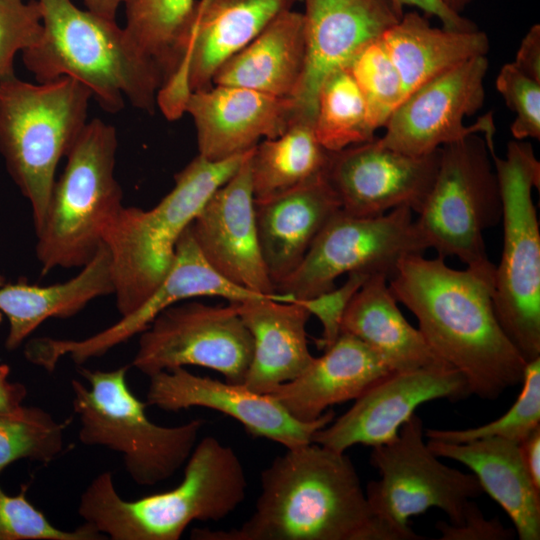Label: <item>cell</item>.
I'll return each mask as SVG.
<instances>
[{"mask_svg":"<svg viewBox=\"0 0 540 540\" xmlns=\"http://www.w3.org/2000/svg\"><path fill=\"white\" fill-rule=\"evenodd\" d=\"M10 368L0 364V416L14 415L22 411L27 388L19 382L8 381Z\"/></svg>","mask_w":540,"mask_h":540,"instance_id":"ee69618b","label":"cell"},{"mask_svg":"<svg viewBox=\"0 0 540 540\" xmlns=\"http://www.w3.org/2000/svg\"><path fill=\"white\" fill-rule=\"evenodd\" d=\"M371 464L380 478L367 484L365 494L372 516L409 534L425 537L409 526L412 516L429 508L441 509L453 525H460L468 503L484 491L473 473L441 463L424 442L423 422L413 415L387 443L373 447Z\"/></svg>","mask_w":540,"mask_h":540,"instance_id":"8fae6325","label":"cell"},{"mask_svg":"<svg viewBox=\"0 0 540 540\" xmlns=\"http://www.w3.org/2000/svg\"><path fill=\"white\" fill-rule=\"evenodd\" d=\"M306 39L303 14H279L246 47L216 71L212 85L237 86L291 99L304 75Z\"/></svg>","mask_w":540,"mask_h":540,"instance_id":"4316f807","label":"cell"},{"mask_svg":"<svg viewBox=\"0 0 540 540\" xmlns=\"http://www.w3.org/2000/svg\"><path fill=\"white\" fill-rule=\"evenodd\" d=\"M522 390L511 408L487 424L463 429H427L428 440L464 443L489 437H499L520 443L540 425V357L527 362Z\"/></svg>","mask_w":540,"mask_h":540,"instance_id":"d590c367","label":"cell"},{"mask_svg":"<svg viewBox=\"0 0 540 540\" xmlns=\"http://www.w3.org/2000/svg\"><path fill=\"white\" fill-rule=\"evenodd\" d=\"M128 368H80L89 387L71 381L73 409L80 422L78 436L85 445L120 453L132 481L153 486L168 480L187 462L205 421L193 419L172 427L150 421L146 402L128 387Z\"/></svg>","mask_w":540,"mask_h":540,"instance_id":"ba28073f","label":"cell"},{"mask_svg":"<svg viewBox=\"0 0 540 540\" xmlns=\"http://www.w3.org/2000/svg\"><path fill=\"white\" fill-rule=\"evenodd\" d=\"M196 0H132L126 5L124 30L163 75L177 67L197 9Z\"/></svg>","mask_w":540,"mask_h":540,"instance_id":"1f68e13d","label":"cell"},{"mask_svg":"<svg viewBox=\"0 0 540 540\" xmlns=\"http://www.w3.org/2000/svg\"><path fill=\"white\" fill-rule=\"evenodd\" d=\"M247 154L221 161L197 155L174 176V187L154 207H122L103 239L121 317L136 310L158 287L173 264L182 233Z\"/></svg>","mask_w":540,"mask_h":540,"instance_id":"5b68a950","label":"cell"},{"mask_svg":"<svg viewBox=\"0 0 540 540\" xmlns=\"http://www.w3.org/2000/svg\"><path fill=\"white\" fill-rule=\"evenodd\" d=\"M444 260L406 256L389 288L433 353L464 375L470 394L496 399L522 382L527 363L494 311L495 265L456 270Z\"/></svg>","mask_w":540,"mask_h":540,"instance_id":"6da1fadb","label":"cell"},{"mask_svg":"<svg viewBox=\"0 0 540 540\" xmlns=\"http://www.w3.org/2000/svg\"><path fill=\"white\" fill-rule=\"evenodd\" d=\"M73 278L49 286L31 285L25 279L0 288V312L9 321L5 341L16 349L49 318H70L92 300L114 293L109 252L101 245L95 256Z\"/></svg>","mask_w":540,"mask_h":540,"instance_id":"83f0119b","label":"cell"},{"mask_svg":"<svg viewBox=\"0 0 540 540\" xmlns=\"http://www.w3.org/2000/svg\"><path fill=\"white\" fill-rule=\"evenodd\" d=\"M254 209L260 251L275 286L298 267L341 205L322 175L283 193L254 199Z\"/></svg>","mask_w":540,"mask_h":540,"instance_id":"603a6c76","label":"cell"},{"mask_svg":"<svg viewBox=\"0 0 540 540\" xmlns=\"http://www.w3.org/2000/svg\"><path fill=\"white\" fill-rule=\"evenodd\" d=\"M372 514L345 452L307 443L260 473L252 515L239 528L195 529L196 540H368Z\"/></svg>","mask_w":540,"mask_h":540,"instance_id":"7a4b0ae2","label":"cell"},{"mask_svg":"<svg viewBox=\"0 0 540 540\" xmlns=\"http://www.w3.org/2000/svg\"><path fill=\"white\" fill-rule=\"evenodd\" d=\"M502 203L503 250L494 271L493 306L502 329L527 362L540 357V232L533 188L540 162L532 145L508 143L505 158L490 153Z\"/></svg>","mask_w":540,"mask_h":540,"instance_id":"9c48e42d","label":"cell"},{"mask_svg":"<svg viewBox=\"0 0 540 540\" xmlns=\"http://www.w3.org/2000/svg\"><path fill=\"white\" fill-rule=\"evenodd\" d=\"M67 424L39 407L24 406L17 414L0 416V473L19 459L53 461L63 451Z\"/></svg>","mask_w":540,"mask_h":540,"instance_id":"836d02e7","label":"cell"},{"mask_svg":"<svg viewBox=\"0 0 540 540\" xmlns=\"http://www.w3.org/2000/svg\"><path fill=\"white\" fill-rule=\"evenodd\" d=\"M347 276L342 286L299 301L322 324V337L318 340V346L323 350L329 347L340 335L342 317L350 300L370 277L368 274L359 272L350 273Z\"/></svg>","mask_w":540,"mask_h":540,"instance_id":"ab89813d","label":"cell"},{"mask_svg":"<svg viewBox=\"0 0 540 540\" xmlns=\"http://www.w3.org/2000/svg\"><path fill=\"white\" fill-rule=\"evenodd\" d=\"M205 1H206V0H199L198 2H199V3H203V2H205Z\"/></svg>","mask_w":540,"mask_h":540,"instance_id":"681fc988","label":"cell"},{"mask_svg":"<svg viewBox=\"0 0 540 540\" xmlns=\"http://www.w3.org/2000/svg\"><path fill=\"white\" fill-rule=\"evenodd\" d=\"M329 157L313 125L293 122L281 135L260 141L250 152L254 199L268 198L324 175Z\"/></svg>","mask_w":540,"mask_h":540,"instance_id":"4dcf8cb0","label":"cell"},{"mask_svg":"<svg viewBox=\"0 0 540 540\" xmlns=\"http://www.w3.org/2000/svg\"><path fill=\"white\" fill-rule=\"evenodd\" d=\"M279 296L278 293H276ZM262 295L240 287L219 274L199 250L190 225L180 236L173 264L152 294L132 313L106 329L82 340L37 338L33 346L36 362L53 371L64 356L76 364L99 357L113 347L144 331L154 318L168 307L202 296L221 297L229 302L276 297Z\"/></svg>","mask_w":540,"mask_h":540,"instance_id":"9a60e30c","label":"cell"},{"mask_svg":"<svg viewBox=\"0 0 540 540\" xmlns=\"http://www.w3.org/2000/svg\"><path fill=\"white\" fill-rule=\"evenodd\" d=\"M118 148L113 125L88 121L66 155L37 236L42 275L86 265L97 253L119 211L123 192L114 171Z\"/></svg>","mask_w":540,"mask_h":540,"instance_id":"52a82bcc","label":"cell"},{"mask_svg":"<svg viewBox=\"0 0 540 540\" xmlns=\"http://www.w3.org/2000/svg\"><path fill=\"white\" fill-rule=\"evenodd\" d=\"M471 1L472 0H446L448 5L458 13H461Z\"/></svg>","mask_w":540,"mask_h":540,"instance_id":"7dc6e473","label":"cell"},{"mask_svg":"<svg viewBox=\"0 0 540 540\" xmlns=\"http://www.w3.org/2000/svg\"><path fill=\"white\" fill-rule=\"evenodd\" d=\"M296 0H206L196 16L182 57L160 87L156 103L168 120L185 113L192 92L211 88L216 71L246 47Z\"/></svg>","mask_w":540,"mask_h":540,"instance_id":"2e32d148","label":"cell"},{"mask_svg":"<svg viewBox=\"0 0 540 540\" xmlns=\"http://www.w3.org/2000/svg\"><path fill=\"white\" fill-rule=\"evenodd\" d=\"M132 0H83L88 11L103 18L116 20V14L122 4H129Z\"/></svg>","mask_w":540,"mask_h":540,"instance_id":"bcb514c9","label":"cell"},{"mask_svg":"<svg viewBox=\"0 0 540 540\" xmlns=\"http://www.w3.org/2000/svg\"><path fill=\"white\" fill-rule=\"evenodd\" d=\"M42 32L38 0H0V80L15 75V55L34 45Z\"/></svg>","mask_w":540,"mask_h":540,"instance_id":"74e56055","label":"cell"},{"mask_svg":"<svg viewBox=\"0 0 540 540\" xmlns=\"http://www.w3.org/2000/svg\"><path fill=\"white\" fill-rule=\"evenodd\" d=\"M185 112L194 121L198 155L211 161L245 154L293 123L291 99L237 86L192 92Z\"/></svg>","mask_w":540,"mask_h":540,"instance_id":"7402d4cb","label":"cell"},{"mask_svg":"<svg viewBox=\"0 0 540 540\" xmlns=\"http://www.w3.org/2000/svg\"><path fill=\"white\" fill-rule=\"evenodd\" d=\"M487 70V57L478 56L423 84L393 112L379 143L407 155L424 156L482 132L488 150H495L491 114L470 126L463 123L465 117L475 114L484 103Z\"/></svg>","mask_w":540,"mask_h":540,"instance_id":"5bb4252c","label":"cell"},{"mask_svg":"<svg viewBox=\"0 0 540 540\" xmlns=\"http://www.w3.org/2000/svg\"><path fill=\"white\" fill-rule=\"evenodd\" d=\"M427 444L438 457L472 471L483 491L508 514L519 539H540V492L523 465L517 443L489 437L464 443L428 440Z\"/></svg>","mask_w":540,"mask_h":540,"instance_id":"484cf974","label":"cell"},{"mask_svg":"<svg viewBox=\"0 0 540 540\" xmlns=\"http://www.w3.org/2000/svg\"><path fill=\"white\" fill-rule=\"evenodd\" d=\"M90 90L70 77L33 84L0 80V153L40 227L66 157L87 124Z\"/></svg>","mask_w":540,"mask_h":540,"instance_id":"8992f818","label":"cell"},{"mask_svg":"<svg viewBox=\"0 0 540 540\" xmlns=\"http://www.w3.org/2000/svg\"><path fill=\"white\" fill-rule=\"evenodd\" d=\"M395 7L403 13L404 6H414L428 15L437 17L442 28L452 31H473L476 25L453 10L446 0H391Z\"/></svg>","mask_w":540,"mask_h":540,"instance_id":"b9f144b4","label":"cell"},{"mask_svg":"<svg viewBox=\"0 0 540 540\" xmlns=\"http://www.w3.org/2000/svg\"><path fill=\"white\" fill-rule=\"evenodd\" d=\"M496 88L515 113L511 133L515 140L540 139V82L521 72L512 62L505 64Z\"/></svg>","mask_w":540,"mask_h":540,"instance_id":"f35d334b","label":"cell"},{"mask_svg":"<svg viewBox=\"0 0 540 540\" xmlns=\"http://www.w3.org/2000/svg\"><path fill=\"white\" fill-rule=\"evenodd\" d=\"M485 140L471 134L440 148L439 167L416 227L438 256L489 267L483 233L502 218L495 169Z\"/></svg>","mask_w":540,"mask_h":540,"instance_id":"30bf717a","label":"cell"},{"mask_svg":"<svg viewBox=\"0 0 540 540\" xmlns=\"http://www.w3.org/2000/svg\"><path fill=\"white\" fill-rule=\"evenodd\" d=\"M440 149L411 156L381 145L378 139L330 152L324 176L341 209L371 217L398 207L418 213L433 185Z\"/></svg>","mask_w":540,"mask_h":540,"instance_id":"e0dca14e","label":"cell"},{"mask_svg":"<svg viewBox=\"0 0 540 540\" xmlns=\"http://www.w3.org/2000/svg\"><path fill=\"white\" fill-rule=\"evenodd\" d=\"M521 72L540 82V25H533L523 37L512 62Z\"/></svg>","mask_w":540,"mask_h":540,"instance_id":"7bdbcfd3","label":"cell"},{"mask_svg":"<svg viewBox=\"0 0 540 540\" xmlns=\"http://www.w3.org/2000/svg\"><path fill=\"white\" fill-rule=\"evenodd\" d=\"M436 529L441 540H504L513 538V532L506 529L498 518L487 520L478 506L468 503L464 520L460 525L440 521Z\"/></svg>","mask_w":540,"mask_h":540,"instance_id":"60d3db41","label":"cell"},{"mask_svg":"<svg viewBox=\"0 0 540 540\" xmlns=\"http://www.w3.org/2000/svg\"><path fill=\"white\" fill-rule=\"evenodd\" d=\"M523 465L537 491L540 492V425L518 443Z\"/></svg>","mask_w":540,"mask_h":540,"instance_id":"f6af8a7d","label":"cell"},{"mask_svg":"<svg viewBox=\"0 0 540 540\" xmlns=\"http://www.w3.org/2000/svg\"><path fill=\"white\" fill-rule=\"evenodd\" d=\"M234 303L253 340L246 388L270 394L312 363L306 332L311 314L299 301L280 294Z\"/></svg>","mask_w":540,"mask_h":540,"instance_id":"d4e9b609","label":"cell"},{"mask_svg":"<svg viewBox=\"0 0 540 540\" xmlns=\"http://www.w3.org/2000/svg\"><path fill=\"white\" fill-rule=\"evenodd\" d=\"M27 486L15 496L0 487V540H104L105 535L89 523L62 530L26 498Z\"/></svg>","mask_w":540,"mask_h":540,"instance_id":"8d00e7d4","label":"cell"},{"mask_svg":"<svg viewBox=\"0 0 540 540\" xmlns=\"http://www.w3.org/2000/svg\"><path fill=\"white\" fill-rule=\"evenodd\" d=\"M392 372L374 349L353 335L340 333L304 372L270 395L294 418L310 422L332 405L355 400Z\"/></svg>","mask_w":540,"mask_h":540,"instance_id":"cb8c5ba5","label":"cell"},{"mask_svg":"<svg viewBox=\"0 0 540 540\" xmlns=\"http://www.w3.org/2000/svg\"><path fill=\"white\" fill-rule=\"evenodd\" d=\"M5 284H6L5 277L2 276V275H0V288H1L3 285H5ZM2 315H3V314L0 312V322H1V320H2Z\"/></svg>","mask_w":540,"mask_h":540,"instance_id":"c3c4849f","label":"cell"},{"mask_svg":"<svg viewBox=\"0 0 540 540\" xmlns=\"http://www.w3.org/2000/svg\"><path fill=\"white\" fill-rule=\"evenodd\" d=\"M175 488L136 500L117 492L112 473L81 494L78 514L112 540H178L194 521H220L244 501L247 479L236 452L213 436L197 442Z\"/></svg>","mask_w":540,"mask_h":540,"instance_id":"277c9868","label":"cell"},{"mask_svg":"<svg viewBox=\"0 0 540 540\" xmlns=\"http://www.w3.org/2000/svg\"><path fill=\"white\" fill-rule=\"evenodd\" d=\"M340 331L374 349L393 372L445 363L433 353L419 329L405 319L383 275H371L355 293Z\"/></svg>","mask_w":540,"mask_h":540,"instance_id":"f1b7e54d","label":"cell"},{"mask_svg":"<svg viewBox=\"0 0 540 540\" xmlns=\"http://www.w3.org/2000/svg\"><path fill=\"white\" fill-rule=\"evenodd\" d=\"M469 394L464 375L445 363L392 372L357 397L348 411L317 430L311 442L341 452L356 444L375 447L392 440L419 405Z\"/></svg>","mask_w":540,"mask_h":540,"instance_id":"ac0fdd59","label":"cell"},{"mask_svg":"<svg viewBox=\"0 0 540 540\" xmlns=\"http://www.w3.org/2000/svg\"><path fill=\"white\" fill-rule=\"evenodd\" d=\"M248 152L238 171L206 201L190 224L207 262L250 291L276 294L260 251Z\"/></svg>","mask_w":540,"mask_h":540,"instance_id":"44dd1931","label":"cell"},{"mask_svg":"<svg viewBox=\"0 0 540 540\" xmlns=\"http://www.w3.org/2000/svg\"><path fill=\"white\" fill-rule=\"evenodd\" d=\"M412 210L402 206L360 217L340 209L315 238L298 267L275 284L276 293L305 300L335 287L343 274L383 275L388 281L408 255L428 249Z\"/></svg>","mask_w":540,"mask_h":540,"instance_id":"7c38bea8","label":"cell"},{"mask_svg":"<svg viewBox=\"0 0 540 540\" xmlns=\"http://www.w3.org/2000/svg\"><path fill=\"white\" fill-rule=\"evenodd\" d=\"M346 68L363 95L373 128L384 127L406 93L381 37L361 47Z\"/></svg>","mask_w":540,"mask_h":540,"instance_id":"e575fe53","label":"cell"},{"mask_svg":"<svg viewBox=\"0 0 540 540\" xmlns=\"http://www.w3.org/2000/svg\"><path fill=\"white\" fill-rule=\"evenodd\" d=\"M306 65L291 98L293 122L314 124L322 82L402 17L391 0H303Z\"/></svg>","mask_w":540,"mask_h":540,"instance_id":"ffe728a7","label":"cell"},{"mask_svg":"<svg viewBox=\"0 0 540 540\" xmlns=\"http://www.w3.org/2000/svg\"><path fill=\"white\" fill-rule=\"evenodd\" d=\"M381 41L401 76L406 97L438 75L489 51L488 36L479 29L435 28L418 12L403 13Z\"/></svg>","mask_w":540,"mask_h":540,"instance_id":"f546056e","label":"cell"},{"mask_svg":"<svg viewBox=\"0 0 540 540\" xmlns=\"http://www.w3.org/2000/svg\"><path fill=\"white\" fill-rule=\"evenodd\" d=\"M252 355V336L236 303L212 306L186 300L163 310L139 334L132 366L150 377L196 365L243 384Z\"/></svg>","mask_w":540,"mask_h":540,"instance_id":"4fadbf2b","label":"cell"},{"mask_svg":"<svg viewBox=\"0 0 540 540\" xmlns=\"http://www.w3.org/2000/svg\"><path fill=\"white\" fill-rule=\"evenodd\" d=\"M38 2L43 32L22 52L37 82L70 77L86 86L106 112L121 111L128 100L153 113L163 75L116 20L80 9L72 0Z\"/></svg>","mask_w":540,"mask_h":540,"instance_id":"3957f363","label":"cell"},{"mask_svg":"<svg viewBox=\"0 0 540 540\" xmlns=\"http://www.w3.org/2000/svg\"><path fill=\"white\" fill-rule=\"evenodd\" d=\"M145 402L165 411L213 409L237 420L253 437L266 438L286 449L311 443L313 434L335 417L334 411L328 409L314 421H300L270 394L199 376L185 367L151 375Z\"/></svg>","mask_w":540,"mask_h":540,"instance_id":"d6986e66","label":"cell"},{"mask_svg":"<svg viewBox=\"0 0 540 540\" xmlns=\"http://www.w3.org/2000/svg\"><path fill=\"white\" fill-rule=\"evenodd\" d=\"M313 129L330 152L375 139L363 95L346 67L333 71L322 82Z\"/></svg>","mask_w":540,"mask_h":540,"instance_id":"d6a6232c","label":"cell"}]
</instances>
